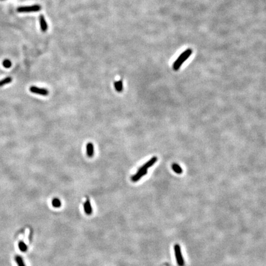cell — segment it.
Returning a JSON list of instances; mask_svg holds the SVG:
<instances>
[{"instance_id": "cell-7", "label": "cell", "mask_w": 266, "mask_h": 266, "mask_svg": "<svg viewBox=\"0 0 266 266\" xmlns=\"http://www.w3.org/2000/svg\"><path fill=\"white\" fill-rule=\"evenodd\" d=\"M39 19H40L41 29L43 32H45V31H46L48 30V24L45 20V17H44V16L43 14H41L39 17Z\"/></svg>"}, {"instance_id": "cell-16", "label": "cell", "mask_w": 266, "mask_h": 266, "mask_svg": "<svg viewBox=\"0 0 266 266\" xmlns=\"http://www.w3.org/2000/svg\"><path fill=\"white\" fill-rule=\"evenodd\" d=\"M3 65L5 68H10L11 67V62L8 59H6L3 62Z\"/></svg>"}, {"instance_id": "cell-10", "label": "cell", "mask_w": 266, "mask_h": 266, "mask_svg": "<svg viewBox=\"0 0 266 266\" xmlns=\"http://www.w3.org/2000/svg\"><path fill=\"white\" fill-rule=\"evenodd\" d=\"M171 167H172L173 170L177 174H181L182 173V171H183V170L181 168V167L178 164H177V163H173L172 164Z\"/></svg>"}, {"instance_id": "cell-2", "label": "cell", "mask_w": 266, "mask_h": 266, "mask_svg": "<svg viewBox=\"0 0 266 266\" xmlns=\"http://www.w3.org/2000/svg\"><path fill=\"white\" fill-rule=\"evenodd\" d=\"M174 252L177 264H178L179 266H184L185 262L184 260H183L179 245L176 244L174 245Z\"/></svg>"}, {"instance_id": "cell-13", "label": "cell", "mask_w": 266, "mask_h": 266, "mask_svg": "<svg viewBox=\"0 0 266 266\" xmlns=\"http://www.w3.org/2000/svg\"><path fill=\"white\" fill-rule=\"evenodd\" d=\"M15 260H16L18 266H25L23 259L22 258L21 256H16Z\"/></svg>"}, {"instance_id": "cell-5", "label": "cell", "mask_w": 266, "mask_h": 266, "mask_svg": "<svg viewBox=\"0 0 266 266\" xmlns=\"http://www.w3.org/2000/svg\"><path fill=\"white\" fill-rule=\"evenodd\" d=\"M147 173V170H139L137 173L131 177V181L133 182H137L142 177L146 175Z\"/></svg>"}, {"instance_id": "cell-14", "label": "cell", "mask_w": 266, "mask_h": 266, "mask_svg": "<svg viewBox=\"0 0 266 266\" xmlns=\"http://www.w3.org/2000/svg\"><path fill=\"white\" fill-rule=\"evenodd\" d=\"M18 248L22 252H26L27 250V246L23 242L18 243Z\"/></svg>"}, {"instance_id": "cell-12", "label": "cell", "mask_w": 266, "mask_h": 266, "mask_svg": "<svg viewBox=\"0 0 266 266\" xmlns=\"http://www.w3.org/2000/svg\"><path fill=\"white\" fill-rule=\"evenodd\" d=\"M12 79L11 77H6L2 80L0 81V87L3 86L5 85H7L8 83H10L11 82H12Z\"/></svg>"}, {"instance_id": "cell-9", "label": "cell", "mask_w": 266, "mask_h": 266, "mask_svg": "<svg viewBox=\"0 0 266 266\" xmlns=\"http://www.w3.org/2000/svg\"><path fill=\"white\" fill-rule=\"evenodd\" d=\"M84 210H85V211L86 214H87L88 215L91 214L92 210V207H91L90 201L89 199H87V200L85 203V204H84Z\"/></svg>"}, {"instance_id": "cell-4", "label": "cell", "mask_w": 266, "mask_h": 266, "mask_svg": "<svg viewBox=\"0 0 266 266\" xmlns=\"http://www.w3.org/2000/svg\"><path fill=\"white\" fill-rule=\"evenodd\" d=\"M30 91L35 94H37L41 96H48L49 94V91L45 88H41L36 86H31L30 88Z\"/></svg>"}, {"instance_id": "cell-11", "label": "cell", "mask_w": 266, "mask_h": 266, "mask_svg": "<svg viewBox=\"0 0 266 266\" xmlns=\"http://www.w3.org/2000/svg\"><path fill=\"white\" fill-rule=\"evenodd\" d=\"M114 86L116 89V91L118 92H122L123 91V83L122 80L115 81Z\"/></svg>"}, {"instance_id": "cell-6", "label": "cell", "mask_w": 266, "mask_h": 266, "mask_svg": "<svg viewBox=\"0 0 266 266\" xmlns=\"http://www.w3.org/2000/svg\"><path fill=\"white\" fill-rule=\"evenodd\" d=\"M157 160H158V158L156 156L152 157L149 161H148L147 163H145L142 166H141V168L139 169V170H147V169H149L150 167L154 165V164L157 161Z\"/></svg>"}, {"instance_id": "cell-8", "label": "cell", "mask_w": 266, "mask_h": 266, "mask_svg": "<svg viewBox=\"0 0 266 266\" xmlns=\"http://www.w3.org/2000/svg\"><path fill=\"white\" fill-rule=\"evenodd\" d=\"M94 145L91 142H89L86 145V153L87 155L91 158L94 155Z\"/></svg>"}, {"instance_id": "cell-3", "label": "cell", "mask_w": 266, "mask_h": 266, "mask_svg": "<svg viewBox=\"0 0 266 266\" xmlns=\"http://www.w3.org/2000/svg\"><path fill=\"white\" fill-rule=\"evenodd\" d=\"M41 7L39 4H35L30 6H22L17 8L18 12H31L40 11Z\"/></svg>"}, {"instance_id": "cell-15", "label": "cell", "mask_w": 266, "mask_h": 266, "mask_svg": "<svg viewBox=\"0 0 266 266\" xmlns=\"http://www.w3.org/2000/svg\"><path fill=\"white\" fill-rule=\"evenodd\" d=\"M52 205L55 208H59L61 206L60 200L58 198H54L53 200Z\"/></svg>"}, {"instance_id": "cell-1", "label": "cell", "mask_w": 266, "mask_h": 266, "mask_svg": "<svg viewBox=\"0 0 266 266\" xmlns=\"http://www.w3.org/2000/svg\"><path fill=\"white\" fill-rule=\"evenodd\" d=\"M192 52H193V50H192V49L189 48V49H187L186 50H185L184 52L182 53L179 55V58H177L176 59V60L174 62V64L173 65V68L175 71L178 70L179 68L182 65L183 63L190 56H191Z\"/></svg>"}]
</instances>
